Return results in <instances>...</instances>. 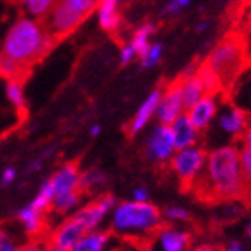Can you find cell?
Masks as SVG:
<instances>
[{
  "label": "cell",
  "mask_w": 251,
  "mask_h": 251,
  "mask_svg": "<svg viewBox=\"0 0 251 251\" xmlns=\"http://www.w3.org/2000/svg\"><path fill=\"white\" fill-rule=\"evenodd\" d=\"M197 197L207 202L244 197L241 148L223 146L211 151L202 174L193 183Z\"/></svg>",
  "instance_id": "6da1fadb"
},
{
  "label": "cell",
  "mask_w": 251,
  "mask_h": 251,
  "mask_svg": "<svg viewBox=\"0 0 251 251\" xmlns=\"http://www.w3.org/2000/svg\"><path fill=\"white\" fill-rule=\"evenodd\" d=\"M163 226L160 225V211L144 201L122 204L114 216V232H120L126 243L148 250Z\"/></svg>",
  "instance_id": "7a4b0ae2"
},
{
  "label": "cell",
  "mask_w": 251,
  "mask_h": 251,
  "mask_svg": "<svg viewBox=\"0 0 251 251\" xmlns=\"http://www.w3.org/2000/svg\"><path fill=\"white\" fill-rule=\"evenodd\" d=\"M58 42L44 32L41 23L30 20H20L11 28L4 42V54L20 63L34 67L51 53Z\"/></svg>",
  "instance_id": "3957f363"
},
{
  "label": "cell",
  "mask_w": 251,
  "mask_h": 251,
  "mask_svg": "<svg viewBox=\"0 0 251 251\" xmlns=\"http://www.w3.org/2000/svg\"><path fill=\"white\" fill-rule=\"evenodd\" d=\"M205 62L218 74L223 84V95H225L250 65V46L237 32H234L218 42L211 50Z\"/></svg>",
  "instance_id": "277c9868"
},
{
  "label": "cell",
  "mask_w": 251,
  "mask_h": 251,
  "mask_svg": "<svg viewBox=\"0 0 251 251\" xmlns=\"http://www.w3.org/2000/svg\"><path fill=\"white\" fill-rule=\"evenodd\" d=\"M86 18L88 16L75 13L71 7L62 4L60 0H54L50 11L41 16L39 23H41V26L48 35H51L54 41L60 42L63 39H67L71 34H74Z\"/></svg>",
  "instance_id": "5b68a950"
},
{
  "label": "cell",
  "mask_w": 251,
  "mask_h": 251,
  "mask_svg": "<svg viewBox=\"0 0 251 251\" xmlns=\"http://www.w3.org/2000/svg\"><path fill=\"white\" fill-rule=\"evenodd\" d=\"M207 162V153L199 146H186L177 150V153L172 156V169L177 174L181 181V190L188 192L202 174Z\"/></svg>",
  "instance_id": "8992f818"
},
{
  "label": "cell",
  "mask_w": 251,
  "mask_h": 251,
  "mask_svg": "<svg viewBox=\"0 0 251 251\" xmlns=\"http://www.w3.org/2000/svg\"><path fill=\"white\" fill-rule=\"evenodd\" d=\"M88 226L84 225L83 220L72 216L67 222H63L58 228H54L46 239L48 250H74L81 239L88 234Z\"/></svg>",
  "instance_id": "52a82bcc"
},
{
  "label": "cell",
  "mask_w": 251,
  "mask_h": 251,
  "mask_svg": "<svg viewBox=\"0 0 251 251\" xmlns=\"http://www.w3.org/2000/svg\"><path fill=\"white\" fill-rule=\"evenodd\" d=\"M181 84H183V79H181V75H177L176 79L172 81V83H169L167 88H165V95H163V99L158 104V116L162 125L171 126L172 123L176 122V118L181 116L186 111L183 102Z\"/></svg>",
  "instance_id": "ba28073f"
},
{
  "label": "cell",
  "mask_w": 251,
  "mask_h": 251,
  "mask_svg": "<svg viewBox=\"0 0 251 251\" xmlns=\"http://www.w3.org/2000/svg\"><path fill=\"white\" fill-rule=\"evenodd\" d=\"M218 104H216V95H204L199 102L192 105L190 109H186L190 122L193 123V126L202 132L209 126V123L213 122V118L216 116Z\"/></svg>",
  "instance_id": "9c48e42d"
},
{
  "label": "cell",
  "mask_w": 251,
  "mask_h": 251,
  "mask_svg": "<svg viewBox=\"0 0 251 251\" xmlns=\"http://www.w3.org/2000/svg\"><path fill=\"white\" fill-rule=\"evenodd\" d=\"M248 125H250V114L235 104H228L226 111L220 116V126L226 134L235 135V137H241Z\"/></svg>",
  "instance_id": "30bf717a"
},
{
  "label": "cell",
  "mask_w": 251,
  "mask_h": 251,
  "mask_svg": "<svg viewBox=\"0 0 251 251\" xmlns=\"http://www.w3.org/2000/svg\"><path fill=\"white\" fill-rule=\"evenodd\" d=\"M151 155L155 156L158 162H167L172 156L174 150H176V143H174V134H172V128L169 125H162L156 134L151 139Z\"/></svg>",
  "instance_id": "8fae6325"
},
{
  "label": "cell",
  "mask_w": 251,
  "mask_h": 251,
  "mask_svg": "<svg viewBox=\"0 0 251 251\" xmlns=\"http://www.w3.org/2000/svg\"><path fill=\"white\" fill-rule=\"evenodd\" d=\"M235 105L243 107L251 116V71L246 69L243 74L239 75L237 81L232 84V88L225 93Z\"/></svg>",
  "instance_id": "7c38bea8"
},
{
  "label": "cell",
  "mask_w": 251,
  "mask_h": 251,
  "mask_svg": "<svg viewBox=\"0 0 251 251\" xmlns=\"http://www.w3.org/2000/svg\"><path fill=\"white\" fill-rule=\"evenodd\" d=\"M172 134H174V143H176V150L186 146H193L197 144V137H199V130L193 126V123L190 122L188 114H181L176 118V122L171 125Z\"/></svg>",
  "instance_id": "4fadbf2b"
},
{
  "label": "cell",
  "mask_w": 251,
  "mask_h": 251,
  "mask_svg": "<svg viewBox=\"0 0 251 251\" xmlns=\"http://www.w3.org/2000/svg\"><path fill=\"white\" fill-rule=\"evenodd\" d=\"M113 204H114V199L111 197V195H102L100 199H97L95 202L86 205L83 211H79L75 216L79 218V220H83L84 225L88 226V230H92L93 226H97V223L102 220L105 211H107Z\"/></svg>",
  "instance_id": "5bb4252c"
},
{
  "label": "cell",
  "mask_w": 251,
  "mask_h": 251,
  "mask_svg": "<svg viewBox=\"0 0 251 251\" xmlns=\"http://www.w3.org/2000/svg\"><path fill=\"white\" fill-rule=\"evenodd\" d=\"M77 179H79V162L74 160V162L67 163V165H65V167H63L62 171L53 177L54 195H58V193L74 192Z\"/></svg>",
  "instance_id": "9a60e30c"
},
{
  "label": "cell",
  "mask_w": 251,
  "mask_h": 251,
  "mask_svg": "<svg viewBox=\"0 0 251 251\" xmlns=\"http://www.w3.org/2000/svg\"><path fill=\"white\" fill-rule=\"evenodd\" d=\"M160 100H162V90H156V92H153V95L144 102L143 107L139 109V113H137V116H135L134 122L126 126V134H128V137H132L135 132H139V130L146 125V122L150 120V116L155 113V109L158 107Z\"/></svg>",
  "instance_id": "2e32d148"
},
{
  "label": "cell",
  "mask_w": 251,
  "mask_h": 251,
  "mask_svg": "<svg viewBox=\"0 0 251 251\" xmlns=\"http://www.w3.org/2000/svg\"><path fill=\"white\" fill-rule=\"evenodd\" d=\"M160 243H162L163 250L167 251H183L190 248L192 237L186 232L172 230V228L163 226L162 232H160Z\"/></svg>",
  "instance_id": "e0dca14e"
},
{
  "label": "cell",
  "mask_w": 251,
  "mask_h": 251,
  "mask_svg": "<svg viewBox=\"0 0 251 251\" xmlns=\"http://www.w3.org/2000/svg\"><path fill=\"white\" fill-rule=\"evenodd\" d=\"M197 75L201 77L202 84H204L205 92L209 93V95H220L223 93V84L218 77V74L213 71V69L207 65V62H202L197 65Z\"/></svg>",
  "instance_id": "ac0fdd59"
},
{
  "label": "cell",
  "mask_w": 251,
  "mask_h": 251,
  "mask_svg": "<svg viewBox=\"0 0 251 251\" xmlns=\"http://www.w3.org/2000/svg\"><path fill=\"white\" fill-rule=\"evenodd\" d=\"M99 16H100V25L107 32H116L120 16L116 11V0H100L99 2Z\"/></svg>",
  "instance_id": "d6986e66"
},
{
  "label": "cell",
  "mask_w": 251,
  "mask_h": 251,
  "mask_svg": "<svg viewBox=\"0 0 251 251\" xmlns=\"http://www.w3.org/2000/svg\"><path fill=\"white\" fill-rule=\"evenodd\" d=\"M109 235H111V232H105V234H86L83 239H81L79 243H77V246H75L74 250L99 251V250H102V248L105 246Z\"/></svg>",
  "instance_id": "ffe728a7"
},
{
  "label": "cell",
  "mask_w": 251,
  "mask_h": 251,
  "mask_svg": "<svg viewBox=\"0 0 251 251\" xmlns=\"http://www.w3.org/2000/svg\"><path fill=\"white\" fill-rule=\"evenodd\" d=\"M21 86L23 84L18 83V81H7V95L11 99L14 105L18 109V114H20L21 120H25L26 116V105H25V99H23V92H21Z\"/></svg>",
  "instance_id": "44dd1931"
},
{
  "label": "cell",
  "mask_w": 251,
  "mask_h": 251,
  "mask_svg": "<svg viewBox=\"0 0 251 251\" xmlns=\"http://www.w3.org/2000/svg\"><path fill=\"white\" fill-rule=\"evenodd\" d=\"M237 34L251 46V0L243 7V13L237 18Z\"/></svg>",
  "instance_id": "7402d4cb"
},
{
  "label": "cell",
  "mask_w": 251,
  "mask_h": 251,
  "mask_svg": "<svg viewBox=\"0 0 251 251\" xmlns=\"http://www.w3.org/2000/svg\"><path fill=\"white\" fill-rule=\"evenodd\" d=\"M241 165L244 176V195L251 197V148L241 146Z\"/></svg>",
  "instance_id": "603a6c76"
},
{
  "label": "cell",
  "mask_w": 251,
  "mask_h": 251,
  "mask_svg": "<svg viewBox=\"0 0 251 251\" xmlns=\"http://www.w3.org/2000/svg\"><path fill=\"white\" fill-rule=\"evenodd\" d=\"M151 30H155V28H151V26H144V28L137 30L134 35V41H132V46H134L135 53L139 54V56H146L148 51H150V44H148V35L151 34Z\"/></svg>",
  "instance_id": "cb8c5ba5"
},
{
  "label": "cell",
  "mask_w": 251,
  "mask_h": 251,
  "mask_svg": "<svg viewBox=\"0 0 251 251\" xmlns=\"http://www.w3.org/2000/svg\"><path fill=\"white\" fill-rule=\"evenodd\" d=\"M62 4H65L67 7H71L72 11L79 14H84V16H90L97 9L99 2L100 0H60Z\"/></svg>",
  "instance_id": "d4e9b609"
},
{
  "label": "cell",
  "mask_w": 251,
  "mask_h": 251,
  "mask_svg": "<svg viewBox=\"0 0 251 251\" xmlns=\"http://www.w3.org/2000/svg\"><path fill=\"white\" fill-rule=\"evenodd\" d=\"M54 0H25L23 4L26 5L30 13L35 14V16H42V14H46L50 11V7L53 5Z\"/></svg>",
  "instance_id": "484cf974"
},
{
  "label": "cell",
  "mask_w": 251,
  "mask_h": 251,
  "mask_svg": "<svg viewBox=\"0 0 251 251\" xmlns=\"http://www.w3.org/2000/svg\"><path fill=\"white\" fill-rule=\"evenodd\" d=\"M160 53H162V48H160L158 44H155L153 48H150L148 54L144 56V67H150V65L156 63V60L160 58Z\"/></svg>",
  "instance_id": "4316f807"
},
{
  "label": "cell",
  "mask_w": 251,
  "mask_h": 251,
  "mask_svg": "<svg viewBox=\"0 0 251 251\" xmlns=\"http://www.w3.org/2000/svg\"><path fill=\"white\" fill-rule=\"evenodd\" d=\"M14 243H13V239L9 237L7 232L2 228V225H0V251H4V250H14Z\"/></svg>",
  "instance_id": "83f0119b"
},
{
  "label": "cell",
  "mask_w": 251,
  "mask_h": 251,
  "mask_svg": "<svg viewBox=\"0 0 251 251\" xmlns=\"http://www.w3.org/2000/svg\"><path fill=\"white\" fill-rule=\"evenodd\" d=\"M167 216L171 218H176V220H188V213L184 209H181V207H169L167 209Z\"/></svg>",
  "instance_id": "f1b7e54d"
},
{
  "label": "cell",
  "mask_w": 251,
  "mask_h": 251,
  "mask_svg": "<svg viewBox=\"0 0 251 251\" xmlns=\"http://www.w3.org/2000/svg\"><path fill=\"white\" fill-rule=\"evenodd\" d=\"M241 146L251 148V122H250V125L246 126V130L243 132V135H241Z\"/></svg>",
  "instance_id": "f546056e"
},
{
  "label": "cell",
  "mask_w": 251,
  "mask_h": 251,
  "mask_svg": "<svg viewBox=\"0 0 251 251\" xmlns=\"http://www.w3.org/2000/svg\"><path fill=\"white\" fill-rule=\"evenodd\" d=\"M135 54V50L134 46L130 44V46H125V50H123V54H122V58H123V63H128L130 60H132V56Z\"/></svg>",
  "instance_id": "4dcf8cb0"
},
{
  "label": "cell",
  "mask_w": 251,
  "mask_h": 251,
  "mask_svg": "<svg viewBox=\"0 0 251 251\" xmlns=\"http://www.w3.org/2000/svg\"><path fill=\"white\" fill-rule=\"evenodd\" d=\"M14 179V171L13 169H7V171L4 172V177H2V183L7 184L9 181H13Z\"/></svg>",
  "instance_id": "1f68e13d"
},
{
  "label": "cell",
  "mask_w": 251,
  "mask_h": 251,
  "mask_svg": "<svg viewBox=\"0 0 251 251\" xmlns=\"http://www.w3.org/2000/svg\"><path fill=\"white\" fill-rule=\"evenodd\" d=\"M135 199H137V201H146L148 193L144 192V190H137V192H135Z\"/></svg>",
  "instance_id": "d6a6232c"
},
{
  "label": "cell",
  "mask_w": 251,
  "mask_h": 251,
  "mask_svg": "<svg viewBox=\"0 0 251 251\" xmlns=\"http://www.w3.org/2000/svg\"><path fill=\"white\" fill-rule=\"evenodd\" d=\"M228 250H230V251H241V250H243V246H241L239 243H234V244H230V246H228Z\"/></svg>",
  "instance_id": "836d02e7"
},
{
  "label": "cell",
  "mask_w": 251,
  "mask_h": 251,
  "mask_svg": "<svg viewBox=\"0 0 251 251\" xmlns=\"http://www.w3.org/2000/svg\"><path fill=\"white\" fill-rule=\"evenodd\" d=\"M205 26H207V23H201V25L197 26V30H199V32H202V30H204Z\"/></svg>",
  "instance_id": "e575fe53"
},
{
  "label": "cell",
  "mask_w": 251,
  "mask_h": 251,
  "mask_svg": "<svg viewBox=\"0 0 251 251\" xmlns=\"http://www.w3.org/2000/svg\"><path fill=\"white\" fill-rule=\"evenodd\" d=\"M9 2H11V4H23L25 0H9Z\"/></svg>",
  "instance_id": "d590c367"
},
{
  "label": "cell",
  "mask_w": 251,
  "mask_h": 251,
  "mask_svg": "<svg viewBox=\"0 0 251 251\" xmlns=\"http://www.w3.org/2000/svg\"><path fill=\"white\" fill-rule=\"evenodd\" d=\"M177 2H179V4H181V7H183V5H186V4H188L190 0H177Z\"/></svg>",
  "instance_id": "8d00e7d4"
},
{
  "label": "cell",
  "mask_w": 251,
  "mask_h": 251,
  "mask_svg": "<svg viewBox=\"0 0 251 251\" xmlns=\"http://www.w3.org/2000/svg\"><path fill=\"white\" fill-rule=\"evenodd\" d=\"M246 234H248V237H251V223L248 225V230H246Z\"/></svg>",
  "instance_id": "74e56055"
},
{
  "label": "cell",
  "mask_w": 251,
  "mask_h": 251,
  "mask_svg": "<svg viewBox=\"0 0 251 251\" xmlns=\"http://www.w3.org/2000/svg\"><path fill=\"white\" fill-rule=\"evenodd\" d=\"M250 62H251V46H250Z\"/></svg>",
  "instance_id": "f35d334b"
}]
</instances>
